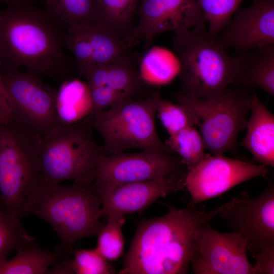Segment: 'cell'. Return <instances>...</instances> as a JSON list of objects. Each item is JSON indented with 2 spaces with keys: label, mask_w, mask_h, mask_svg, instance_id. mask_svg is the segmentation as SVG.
Returning <instances> with one entry per match:
<instances>
[{
  "label": "cell",
  "mask_w": 274,
  "mask_h": 274,
  "mask_svg": "<svg viewBox=\"0 0 274 274\" xmlns=\"http://www.w3.org/2000/svg\"><path fill=\"white\" fill-rule=\"evenodd\" d=\"M231 201L209 212L192 202L183 209L167 206L166 214L140 221L118 273H188L196 231Z\"/></svg>",
  "instance_id": "cell-1"
},
{
  "label": "cell",
  "mask_w": 274,
  "mask_h": 274,
  "mask_svg": "<svg viewBox=\"0 0 274 274\" xmlns=\"http://www.w3.org/2000/svg\"><path fill=\"white\" fill-rule=\"evenodd\" d=\"M62 24L32 3L7 5L0 10V60L3 69L27 68L39 77L67 71Z\"/></svg>",
  "instance_id": "cell-2"
},
{
  "label": "cell",
  "mask_w": 274,
  "mask_h": 274,
  "mask_svg": "<svg viewBox=\"0 0 274 274\" xmlns=\"http://www.w3.org/2000/svg\"><path fill=\"white\" fill-rule=\"evenodd\" d=\"M101 203L93 183L73 182L63 185L40 180L24 214L45 220L58 234L59 247L70 248L82 238L97 235L104 224L100 220Z\"/></svg>",
  "instance_id": "cell-3"
},
{
  "label": "cell",
  "mask_w": 274,
  "mask_h": 274,
  "mask_svg": "<svg viewBox=\"0 0 274 274\" xmlns=\"http://www.w3.org/2000/svg\"><path fill=\"white\" fill-rule=\"evenodd\" d=\"M173 48L179 64L180 88L176 93L191 98L212 99L234 85L237 56L229 54L206 24L174 32Z\"/></svg>",
  "instance_id": "cell-4"
},
{
  "label": "cell",
  "mask_w": 274,
  "mask_h": 274,
  "mask_svg": "<svg viewBox=\"0 0 274 274\" xmlns=\"http://www.w3.org/2000/svg\"><path fill=\"white\" fill-rule=\"evenodd\" d=\"M42 136L13 119L0 122V194L5 210L19 219L40 180Z\"/></svg>",
  "instance_id": "cell-5"
},
{
  "label": "cell",
  "mask_w": 274,
  "mask_h": 274,
  "mask_svg": "<svg viewBox=\"0 0 274 274\" xmlns=\"http://www.w3.org/2000/svg\"><path fill=\"white\" fill-rule=\"evenodd\" d=\"M87 119L59 124L42 136L40 180L52 183L66 180L93 183L98 163L104 154L102 147L93 138Z\"/></svg>",
  "instance_id": "cell-6"
},
{
  "label": "cell",
  "mask_w": 274,
  "mask_h": 274,
  "mask_svg": "<svg viewBox=\"0 0 274 274\" xmlns=\"http://www.w3.org/2000/svg\"><path fill=\"white\" fill-rule=\"evenodd\" d=\"M161 99L157 90L147 97L124 98L108 109L92 113L90 123L102 138L104 154L131 149L170 151L156 128L155 116Z\"/></svg>",
  "instance_id": "cell-7"
},
{
  "label": "cell",
  "mask_w": 274,
  "mask_h": 274,
  "mask_svg": "<svg viewBox=\"0 0 274 274\" xmlns=\"http://www.w3.org/2000/svg\"><path fill=\"white\" fill-rule=\"evenodd\" d=\"M251 96L243 88L230 87L209 99L174 94L195 117L205 147L212 155L235 152L238 134L247 127Z\"/></svg>",
  "instance_id": "cell-8"
},
{
  "label": "cell",
  "mask_w": 274,
  "mask_h": 274,
  "mask_svg": "<svg viewBox=\"0 0 274 274\" xmlns=\"http://www.w3.org/2000/svg\"><path fill=\"white\" fill-rule=\"evenodd\" d=\"M181 159L170 151L144 150L103 155L98 163L93 185L98 193L132 182L185 178Z\"/></svg>",
  "instance_id": "cell-9"
},
{
  "label": "cell",
  "mask_w": 274,
  "mask_h": 274,
  "mask_svg": "<svg viewBox=\"0 0 274 274\" xmlns=\"http://www.w3.org/2000/svg\"><path fill=\"white\" fill-rule=\"evenodd\" d=\"M1 79L9 99L12 119L42 136L59 125L56 112L57 90L28 71L3 69Z\"/></svg>",
  "instance_id": "cell-10"
},
{
  "label": "cell",
  "mask_w": 274,
  "mask_h": 274,
  "mask_svg": "<svg viewBox=\"0 0 274 274\" xmlns=\"http://www.w3.org/2000/svg\"><path fill=\"white\" fill-rule=\"evenodd\" d=\"M248 241L234 230L223 233L209 223L196 231L190 265L195 274H255L247 255Z\"/></svg>",
  "instance_id": "cell-11"
},
{
  "label": "cell",
  "mask_w": 274,
  "mask_h": 274,
  "mask_svg": "<svg viewBox=\"0 0 274 274\" xmlns=\"http://www.w3.org/2000/svg\"><path fill=\"white\" fill-rule=\"evenodd\" d=\"M138 9V23L122 40L127 49L140 44L148 48L161 33L207 24L199 0H140Z\"/></svg>",
  "instance_id": "cell-12"
},
{
  "label": "cell",
  "mask_w": 274,
  "mask_h": 274,
  "mask_svg": "<svg viewBox=\"0 0 274 274\" xmlns=\"http://www.w3.org/2000/svg\"><path fill=\"white\" fill-rule=\"evenodd\" d=\"M267 166L257 165L224 155L206 154L187 169L184 186L192 202L197 204L221 195L235 186L257 177H265Z\"/></svg>",
  "instance_id": "cell-13"
},
{
  "label": "cell",
  "mask_w": 274,
  "mask_h": 274,
  "mask_svg": "<svg viewBox=\"0 0 274 274\" xmlns=\"http://www.w3.org/2000/svg\"><path fill=\"white\" fill-rule=\"evenodd\" d=\"M219 215L247 239V250L254 258L274 251L273 184L256 197L232 199Z\"/></svg>",
  "instance_id": "cell-14"
},
{
  "label": "cell",
  "mask_w": 274,
  "mask_h": 274,
  "mask_svg": "<svg viewBox=\"0 0 274 274\" xmlns=\"http://www.w3.org/2000/svg\"><path fill=\"white\" fill-rule=\"evenodd\" d=\"M253 1L248 7H239L216 36L225 49L242 53L274 44V0Z\"/></svg>",
  "instance_id": "cell-15"
},
{
  "label": "cell",
  "mask_w": 274,
  "mask_h": 274,
  "mask_svg": "<svg viewBox=\"0 0 274 274\" xmlns=\"http://www.w3.org/2000/svg\"><path fill=\"white\" fill-rule=\"evenodd\" d=\"M185 178L126 183L98 193L101 217L126 216L143 211L160 197L183 189Z\"/></svg>",
  "instance_id": "cell-16"
},
{
  "label": "cell",
  "mask_w": 274,
  "mask_h": 274,
  "mask_svg": "<svg viewBox=\"0 0 274 274\" xmlns=\"http://www.w3.org/2000/svg\"><path fill=\"white\" fill-rule=\"evenodd\" d=\"M83 77L89 88L103 87L123 98H135L146 84L129 52L107 64L89 70Z\"/></svg>",
  "instance_id": "cell-17"
},
{
  "label": "cell",
  "mask_w": 274,
  "mask_h": 274,
  "mask_svg": "<svg viewBox=\"0 0 274 274\" xmlns=\"http://www.w3.org/2000/svg\"><path fill=\"white\" fill-rule=\"evenodd\" d=\"M247 133L241 146L248 150L253 160L266 166H274V116L260 100L256 93H252Z\"/></svg>",
  "instance_id": "cell-18"
},
{
  "label": "cell",
  "mask_w": 274,
  "mask_h": 274,
  "mask_svg": "<svg viewBox=\"0 0 274 274\" xmlns=\"http://www.w3.org/2000/svg\"><path fill=\"white\" fill-rule=\"evenodd\" d=\"M237 56L234 85L258 88L274 95V44L251 49Z\"/></svg>",
  "instance_id": "cell-19"
},
{
  "label": "cell",
  "mask_w": 274,
  "mask_h": 274,
  "mask_svg": "<svg viewBox=\"0 0 274 274\" xmlns=\"http://www.w3.org/2000/svg\"><path fill=\"white\" fill-rule=\"evenodd\" d=\"M56 112L60 125L72 124L89 118L93 107L87 83L78 80L64 82L57 90Z\"/></svg>",
  "instance_id": "cell-20"
},
{
  "label": "cell",
  "mask_w": 274,
  "mask_h": 274,
  "mask_svg": "<svg viewBox=\"0 0 274 274\" xmlns=\"http://www.w3.org/2000/svg\"><path fill=\"white\" fill-rule=\"evenodd\" d=\"M17 251L15 257L0 264V274L48 273L49 267L68 253L70 249L59 247L57 250L51 251L35 244Z\"/></svg>",
  "instance_id": "cell-21"
},
{
  "label": "cell",
  "mask_w": 274,
  "mask_h": 274,
  "mask_svg": "<svg viewBox=\"0 0 274 274\" xmlns=\"http://www.w3.org/2000/svg\"><path fill=\"white\" fill-rule=\"evenodd\" d=\"M140 0H94V22L124 39L132 30Z\"/></svg>",
  "instance_id": "cell-22"
},
{
  "label": "cell",
  "mask_w": 274,
  "mask_h": 274,
  "mask_svg": "<svg viewBox=\"0 0 274 274\" xmlns=\"http://www.w3.org/2000/svg\"><path fill=\"white\" fill-rule=\"evenodd\" d=\"M179 72V64L175 54L157 46L150 48L146 52L139 70L142 81L153 86L169 83Z\"/></svg>",
  "instance_id": "cell-23"
},
{
  "label": "cell",
  "mask_w": 274,
  "mask_h": 274,
  "mask_svg": "<svg viewBox=\"0 0 274 274\" xmlns=\"http://www.w3.org/2000/svg\"><path fill=\"white\" fill-rule=\"evenodd\" d=\"M164 143L181 159L187 169L197 164L206 155L204 142L195 126L187 127L169 135Z\"/></svg>",
  "instance_id": "cell-24"
},
{
  "label": "cell",
  "mask_w": 274,
  "mask_h": 274,
  "mask_svg": "<svg viewBox=\"0 0 274 274\" xmlns=\"http://www.w3.org/2000/svg\"><path fill=\"white\" fill-rule=\"evenodd\" d=\"M36 244L20 222V219L9 214L0 207V264L13 250L25 248Z\"/></svg>",
  "instance_id": "cell-25"
},
{
  "label": "cell",
  "mask_w": 274,
  "mask_h": 274,
  "mask_svg": "<svg viewBox=\"0 0 274 274\" xmlns=\"http://www.w3.org/2000/svg\"><path fill=\"white\" fill-rule=\"evenodd\" d=\"M46 10L62 25L94 22V0H44Z\"/></svg>",
  "instance_id": "cell-26"
},
{
  "label": "cell",
  "mask_w": 274,
  "mask_h": 274,
  "mask_svg": "<svg viewBox=\"0 0 274 274\" xmlns=\"http://www.w3.org/2000/svg\"><path fill=\"white\" fill-rule=\"evenodd\" d=\"M97 234L96 250L108 261L117 260L123 253L124 239L122 228L125 216L110 215Z\"/></svg>",
  "instance_id": "cell-27"
},
{
  "label": "cell",
  "mask_w": 274,
  "mask_h": 274,
  "mask_svg": "<svg viewBox=\"0 0 274 274\" xmlns=\"http://www.w3.org/2000/svg\"><path fill=\"white\" fill-rule=\"evenodd\" d=\"M244 0H199L208 31L217 36L226 26Z\"/></svg>",
  "instance_id": "cell-28"
},
{
  "label": "cell",
  "mask_w": 274,
  "mask_h": 274,
  "mask_svg": "<svg viewBox=\"0 0 274 274\" xmlns=\"http://www.w3.org/2000/svg\"><path fill=\"white\" fill-rule=\"evenodd\" d=\"M156 114L169 135L187 127L196 126L195 117L185 107L179 103L174 104L161 99Z\"/></svg>",
  "instance_id": "cell-29"
},
{
  "label": "cell",
  "mask_w": 274,
  "mask_h": 274,
  "mask_svg": "<svg viewBox=\"0 0 274 274\" xmlns=\"http://www.w3.org/2000/svg\"><path fill=\"white\" fill-rule=\"evenodd\" d=\"M74 273L111 274L115 269L96 249H80L75 251L71 257Z\"/></svg>",
  "instance_id": "cell-30"
},
{
  "label": "cell",
  "mask_w": 274,
  "mask_h": 274,
  "mask_svg": "<svg viewBox=\"0 0 274 274\" xmlns=\"http://www.w3.org/2000/svg\"><path fill=\"white\" fill-rule=\"evenodd\" d=\"M0 60V122H7L12 119V111L8 96L1 79Z\"/></svg>",
  "instance_id": "cell-31"
},
{
  "label": "cell",
  "mask_w": 274,
  "mask_h": 274,
  "mask_svg": "<svg viewBox=\"0 0 274 274\" xmlns=\"http://www.w3.org/2000/svg\"><path fill=\"white\" fill-rule=\"evenodd\" d=\"M37 0H0V3H5L7 5L19 3H33Z\"/></svg>",
  "instance_id": "cell-32"
},
{
  "label": "cell",
  "mask_w": 274,
  "mask_h": 274,
  "mask_svg": "<svg viewBox=\"0 0 274 274\" xmlns=\"http://www.w3.org/2000/svg\"><path fill=\"white\" fill-rule=\"evenodd\" d=\"M0 207L5 209L4 203L3 199L2 198V196L1 195V194H0Z\"/></svg>",
  "instance_id": "cell-33"
}]
</instances>
